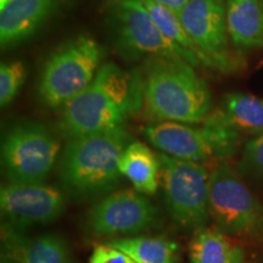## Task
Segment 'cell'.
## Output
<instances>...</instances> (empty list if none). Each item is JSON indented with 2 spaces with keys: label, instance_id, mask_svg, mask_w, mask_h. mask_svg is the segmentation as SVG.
<instances>
[{
  "label": "cell",
  "instance_id": "cell-1",
  "mask_svg": "<svg viewBox=\"0 0 263 263\" xmlns=\"http://www.w3.org/2000/svg\"><path fill=\"white\" fill-rule=\"evenodd\" d=\"M144 104L143 74L105 64L87 89L64 107L59 121L61 136L71 140L122 127Z\"/></svg>",
  "mask_w": 263,
  "mask_h": 263
},
{
  "label": "cell",
  "instance_id": "cell-2",
  "mask_svg": "<svg viewBox=\"0 0 263 263\" xmlns=\"http://www.w3.org/2000/svg\"><path fill=\"white\" fill-rule=\"evenodd\" d=\"M144 104L153 120L200 124L211 110V93L194 67L180 59L153 58L143 73Z\"/></svg>",
  "mask_w": 263,
  "mask_h": 263
},
{
  "label": "cell",
  "instance_id": "cell-3",
  "mask_svg": "<svg viewBox=\"0 0 263 263\" xmlns=\"http://www.w3.org/2000/svg\"><path fill=\"white\" fill-rule=\"evenodd\" d=\"M129 143L123 126L68 140L59 163L61 185L82 200L112 192L122 178L120 159Z\"/></svg>",
  "mask_w": 263,
  "mask_h": 263
},
{
  "label": "cell",
  "instance_id": "cell-4",
  "mask_svg": "<svg viewBox=\"0 0 263 263\" xmlns=\"http://www.w3.org/2000/svg\"><path fill=\"white\" fill-rule=\"evenodd\" d=\"M144 136L163 154L201 164L234 155L239 145V132L217 112L209 115L199 127L178 122L151 124Z\"/></svg>",
  "mask_w": 263,
  "mask_h": 263
},
{
  "label": "cell",
  "instance_id": "cell-5",
  "mask_svg": "<svg viewBox=\"0 0 263 263\" xmlns=\"http://www.w3.org/2000/svg\"><path fill=\"white\" fill-rule=\"evenodd\" d=\"M104 52L85 35L71 39L49 58L39 82V95L50 108L65 107L87 89L99 71Z\"/></svg>",
  "mask_w": 263,
  "mask_h": 263
},
{
  "label": "cell",
  "instance_id": "cell-6",
  "mask_svg": "<svg viewBox=\"0 0 263 263\" xmlns=\"http://www.w3.org/2000/svg\"><path fill=\"white\" fill-rule=\"evenodd\" d=\"M108 25L115 47L129 60L149 57L180 59L192 66L202 64L164 37L141 0H114L108 9Z\"/></svg>",
  "mask_w": 263,
  "mask_h": 263
},
{
  "label": "cell",
  "instance_id": "cell-7",
  "mask_svg": "<svg viewBox=\"0 0 263 263\" xmlns=\"http://www.w3.org/2000/svg\"><path fill=\"white\" fill-rule=\"evenodd\" d=\"M163 197L173 222L186 230H200L209 222L210 173L203 164L157 154Z\"/></svg>",
  "mask_w": 263,
  "mask_h": 263
},
{
  "label": "cell",
  "instance_id": "cell-8",
  "mask_svg": "<svg viewBox=\"0 0 263 263\" xmlns=\"http://www.w3.org/2000/svg\"><path fill=\"white\" fill-rule=\"evenodd\" d=\"M210 212L223 233L263 239V205L227 163L210 173Z\"/></svg>",
  "mask_w": 263,
  "mask_h": 263
},
{
  "label": "cell",
  "instance_id": "cell-9",
  "mask_svg": "<svg viewBox=\"0 0 263 263\" xmlns=\"http://www.w3.org/2000/svg\"><path fill=\"white\" fill-rule=\"evenodd\" d=\"M59 153L58 138L44 124H16L3 140V170L10 183H43L54 168Z\"/></svg>",
  "mask_w": 263,
  "mask_h": 263
},
{
  "label": "cell",
  "instance_id": "cell-10",
  "mask_svg": "<svg viewBox=\"0 0 263 263\" xmlns=\"http://www.w3.org/2000/svg\"><path fill=\"white\" fill-rule=\"evenodd\" d=\"M159 222V211L143 193L124 189L95 202L85 213L84 227L94 236H134Z\"/></svg>",
  "mask_w": 263,
  "mask_h": 263
},
{
  "label": "cell",
  "instance_id": "cell-11",
  "mask_svg": "<svg viewBox=\"0 0 263 263\" xmlns=\"http://www.w3.org/2000/svg\"><path fill=\"white\" fill-rule=\"evenodd\" d=\"M178 17L203 64L221 71H232L235 67L228 48L229 33L223 0H190Z\"/></svg>",
  "mask_w": 263,
  "mask_h": 263
},
{
  "label": "cell",
  "instance_id": "cell-12",
  "mask_svg": "<svg viewBox=\"0 0 263 263\" xmlns=\"http://www.w3.org/2000/svg\"><path fill=\"white\" fill-rule=\"evenodd\" d=\"M0 209L5 222L26 228L45 226L60 218L65 200L58 188L44 184L10 183L0 192Z\"/></svg>",
  "mask_w": 263,
  "mask_h": 263
},
{
  "label": "cell",
  "instance_id": "cell-13",
  "mask_svg": "<svg viewBox=\"0 0 263 263\" xmlns=\"http://www.w3.org/2000/svg\"><path fill=\"white\" fill-rule=\"evenodd\" d=\"M2 258L10 263H73L70 245L61 235L29 236L8 222L2 224Z\"/></svg>",
  "mask_w": 263,
  "mask_h": 263
},
{
  "label": "cell",
  "instance_id": "cell-14",
  "mask_svg": "<svg viewBox=\"0 0 263 263\" xmlns=\"http://www.w3.org/2000/svg\"><path fill=\"white\" fill-rule=\"evenodd\" d=\"M61 0H11L0 15L3 47L17 44L34 34L54 14Z\"/></svg>",
  "mask_w": 263,
  "mask_h": 263
},
{
  "label": "cell",
  "instance_id": "cell-15",
  "mask_svg": "<svg viewBox=\"0 0 263 263\" xmlns=\"http://www.w3.org/2000/svg\"><path fill=\"white\" fill-rule=\"evenodd\" d=\"M227 28L236 47L263 45V4L261 0H227Z\"/></svg>",
  "mask_w": 263,
  "mask_h": 263
},
{
  "label": "cell",
  "instance_id": "cell-16",
  "mask_svg": "<svg viewBox=\"0 0 263 263\" xmlns=\"http://www.w3.org/2000/svg\"><path fill=\"white\" fill-rule=\"evenodd\" d=\"M120 172L138 192L155 194L161 172L159 156L140 141H130L120 159Z\"/></svg>",
  "mask_w": 263,
  "mask_h": 263
},
{
  "label": "cell",
  "instance_id": "cell-17",
  "mask_svg": "<svg viewBox=\"0 0 263 263\" xmlns=\"http://www.w3.org/2000/svg\"><path fill=\"white\" fill-rule=\"evenodd\" d=\"M190 263H244L242 248L233 244L222 230H196L189 246Z\"/></svg>",
  "mask_w": 263,
  "mask_h": 263
},
{
  "label": "cell",
  "instance_id": "cell-18",
  "mask_svg": "<svg viewBox=\"0 0 263 263\" xmlns=\"http://www.w3.org/2000/svg\"><path fill=\"white\" fill-rule=\"evenodd\" d=\"M106 244L127 254L137 263H178V245L163 236H123Z\"/></svg>",
  "mask_w": 263,
  "mask_h": 263
},
{
  "label": "cell",
  "instance_id": "cell-19",
  "mask_svg": "<svg viewBox=\"0 0 263 263\" xmlns=\"http://www.w3.org/2000/svg\"><path fill=\"white\" fill-rule=\"evenodd\" d=\"M227 124L238 132H263V100L254 95L230 93L216 111Z\"/></svg>",
  "mask_w": 263,
  "mask_h": 263
},
{
  "label": "cell",
  "instance_id": "cell-20",
  "mask_svg": "<svg viewBox=\"0 0 263 263\" xmlns=\"http://www.w3.org/2000/svg\"><path fill=\"white\" fill-rule=\"evenodd\" d=\"M141 2L146 6L147 11L150 12L151 17L155 21L160 31L163 33L164 37L168 38L171 42L178 45L179 48L184 49L185 51L190 52L194 57L199 58L200 61L202 62L201 55H200L195 44H194L188 33H186L182 24H180L178 15L174 14L173 11H171L168 9L163 8V6L149 2V0H141Z\"/></svg>",
  "mask_w": 263,
  "mask_h": 263
},
{
  "label": "cell",
  "instance_id": "cell-21",
  "mask_svg": "<svg viewBox=\"0 0 263 263\" xmlns=\"http://www.w3.org/2000/svg\"><path fill=\"white\" fill-rule=\"evenodd\" d=\"M26 80V68L22 62L12 61L0 67V104L3 107L14 100Z\"/></svg>",
  "mask_w": 263,
  "mask_h": 263
},
{
  "label": "cell",
  "instance_id": "cell-22",
  "mask_svg": "<svg viewBox=\"0 0 263 263\" xmlns=\"http://www.w3.org/2000/svg\"><path fill=\"white\" fill-rule=\"evenodd\" d=\"M241 168L251 176L263 178V132L246 143L242 151Z\"/></svg>",
  "mask_w": 263,
  "mask_h": 263
},
{
  "label": "cell",
  "instance_id": "cell-23",
  "mask_svg": "<svg viewBox=\"0 0 263 263\" xmlns=\"http://www.w3.org/2000/svg\"><path fill=\"white\" fill-rule=\"evenodd\" d=\"M89 263H137L123 251L114 246L104 244L99 245L91 252Z\"/></svg>",
  "mask_w": 263,
  "mask_h": 263
},
{
  "label": "cell",
  "instance_id": "cell-24",
  "mask_svg": "<svg viewBox=\"0 0 263 263\" xmlns=\"http://www.w3.org/2000/svg\"><path fill=\"white\" fill-rule=\"evenodd\" d=\"M149 2H153L157 5L163 6V8L168 9L171 11H173L174 14L178 15L190 0H149Z\"/></svg>",
  "mask_w": 263,
  "mask_h": 263
},
{
  "label": "cell",
  "instance_id": "cell-25",
  "mask_svg": "<svg viewBox=\"0 0 263 263\" xmlns=\"http://www.w3.org/2000/svg\"><path fill=\"white\" fill-rule=\"evenodd\" d=\"M10 2H11V0H0V11H2V10L4 9Z\"/></svg>",
  "mask_w": 263,
  "mask_h": 263
},
{
  "label": "cell",
  "instance_id": "cell-26",
  "mask_svg": "<svg viewBox=\"0 0 263 263\" xmlns=\"http://www.w3.org/2000/svg\"><path fill=\"white\" fill-rule=\"evenodd\" d=\"M2 263H10V262L6 261V259H4V258H2Z\"/></svg>",
  "mask_w": 263,
  "mask_h": 263
}]
</instances>
